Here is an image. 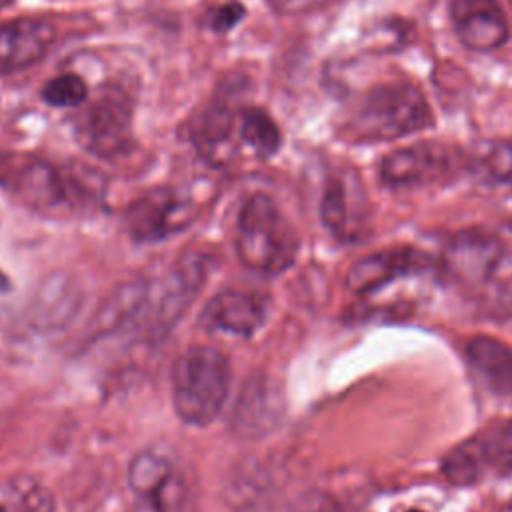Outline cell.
I'll return each instance as SVG.
<instances>
[{
  "instance_id": "cell-1",
  "label": "cell",
  "mask_w": 512,
  "mask_h": 512,
  "mask_svg": "<svg viewBox=\"0 0 512 512\" xmlns=\"http://www.w3.org/2000/svg\"><path fill=\"white\" fill-rule=\"evenodd\" d=\"M234 246L246 268L262 276H276L292 266L298 236L270 196L252 194L238 214Z\"/></svg>"
},
{
  "instance_id": "cell-2",
  "label": "cell",
  "mask_w": 512,
  "mask_h": 512,
  "mask_svg": "<svg viewBox=\"0 0 512 512\" xmlns=\"http://www.w3.org/2000/svg\"><path fill=\"white\" fill-rule=\"evenodd\" d=\"M230 362L214 346H190L172 366V404L180 420L208 426L230 392Z\"/></svg>"
},
{
  "instance_id": "cell-3",
  "label": "cell",
  "mask_w": 512,
  "mask_h": 512,
  "mask_svg": "<svg viewBox=\"0 0 512 512\" xmlns=\"http://www.w3.org/2000/svg\"><path fill=\"white\" fill-rule=\"evenodd\" d=\"M432 124L422 92L408 82L378 84L362 98L352 130L362 140H396Z\"/></svg>"
},
{
  "instance_id": "cell-4",
  "label": "cell",
  "mask_w": 512,
  "mask_h": 512,
  "mask_svg": "<svg viewBox=\"0 0 512 512\" xmlns=\"http://www.w3.org/2000/svg\"><path fill=\"white\" fill-rule=\"evenodd\" d=\"M80 146L96 158L116 160L134 148L132 102L116 88L102 90L74 120Z\"/></svg>"
},
{
  "instance_id": "cell-5",
  "label": "cell",
  "mask_w": 512,
  "mask_h": 512,
  "mask_svg": "<svg viewBox=\"0 0 512 512\" xmlns=\"http://www.w3.org/2000/svg\"><path fill=\"white\" fill-rule=\"evenodd\" d=\"M0 184L36 210L74 206L78 202H90L92 198L56 166L30 156L2 154Z\"/></svg>"
},
{
  "instance_id": "cell-6",
  "label": "cell",
  "mask_w": 512,
  "mask_h": 512,
  "mask_svg": "<svg viewBox=\"0 0 512 512\" xmlns=\"http://www.w3.org/2000/svg\"><path fill=\"white\" fill-rule=\"evenodd\" d=\"M208 266L210 264L204 254L190 252L174 264L168 278L158 288L152 286L156 296L152 300L148 286L144 324L148 326L146 330L150 336H166L172 330V326L186 312V308L192 304L198 290L202 288Z\"/></svg>"
},
{
  "instance_id": "cell-7",
  "label": "cell",
  "mask_w": 512,
  "mask_h": 512,
  "mask_svg": "<svg viewBox=\"0 0 512 512\" xmlns=\"http://www.w3.org/2000/svg\"><path fill=\"white\" fill-rule=\"evenodd\" d=\"M128 486L140 512H186L190 502L180 470L156 452H140L132 458Z\"/></svg>"
},
{
  "instance_id": "cell-8",
  "label": "cell",
  "mask_w": 512,
  "mask_h": 512,
  "mask_svg": "<svg viewBox=\"0 0 512 512\" xmlns=\"http://www.w3.org/2000/svg\"><path fill=\"white\" fill-rule=\"evenodd\" d=\"M192 202L174 190H152L124 210V228L136 242H160L194 220Z\"/></svg>"
},
{
  "instance_id": "cell-9",
  "label": "cell",
  "mask_w": 512,
  "mask_h": 512,
  "mask_svg": "<svg viewBox=\"0 0 512 512\" xmlns=\"http://www.w3.org/2000/svg\"><path fill=\"white\" fill-rule=\"evenodd\" d=\"M266 320V300L262 294L240 288L216 292L202 308L198 324L206 332L250 338Z\"/></svg>"
},
{
  "instance_id": "cell-10",
  "label": "cell",
  "mask_w": 512,
  "mask_h": 512,
  "mask_svg": "<svg viewBox=\"0 0 512 512\" xmlns=\"http://www.w3.org/2000/svg\"><path fill=\"white\" fill-rule=\"evenodd\" d=\"M460 42L474 52H492L508 40V22L498 0H450Z\"/></svg>"
},
{
  "instance_id": "cell-11",
  "label": "cell",
  "mask_w": 512,
  "mask_h": 512,
  "mask_svg": "<svg viewBox=\"0 0 512 512\" xmlns=\"http://www.w3.org/2000/svg\"><path fill=\"white\" fill-rule=\"evenodd\" d=\"M450 170V154L434 142H420L398 148L384 156L380 176L388 186H418L430 184Z\"/></svg>"
},
{
  "instance_id": "cell-12",
  "label": "cell",
  "mask_w": 512,
  "mask_h": 512,
  "mask_svg": "<svg viewBox=\"0 0 512 512\" xmlns=\"http://www.w3.org/2000/svg\"><path fill=\"white\" fill-rule=\"evenodd\" d=\"M56 38L48 20L18 18L0 24V74H12L36 64L46 56Z\"/></svg>"
},
{
  "instance_id": "cell-13",
  "label": "cell",
  "mask_w": 512,
  "mask_h": 512,
  "mask_svg": "<svg viewBox=\"0 0 512 512\" xmlns=\"http://www.w3.org/2000/svg\"><path fill=\"white\" fill-rule=\"evenodd\" d=\"M280 406V392L274 384L262 374L252 376L234 402L230 428L242 438H258L276 426Z\"/></svg>"
},
{
  "instance_id": "cell-14",
  "label": "cell",
  "mask_w": 512,
  "mask_h": 512,
  "mask_svg": "<svg viewBox=\"0 0 512 512\" xmlns=\"http://www.w3.org/2000/svg\"><path fill=\"white\" fill-rule=\"evenodd\" d=\"M428 258L410 248H396L378 254H370L352 264L348 272V288L364 294L372 292L396 276H404L424 268Z\"/></svg>"
},
{
  "instance_id": "cell-15",
  "label": "cell",
  "mask_w": 512,
  "mask_h": 512,
  "mask_svg": "<svg viewBox=\"0 0 512 512\" xmlns=\"http://www.w3.org/2000/svg\"><path fill=\"white\" fill-rule=\"evenodd\" d=\"M480 378L498 394H512V348L492 336H474L466 346Z\"/></svg>"
},
{
  "instance_id": "cell-16",
  "label": "cell",
  "mask_w": 512,
  "mask_h": 512,
  "mask_svg": "<svg viewBox=\"0 0 512 512\" xmlns=\"http://www.w3.org/2000/svg\"><path fill=\"white\" fill-rule=\"evenodd\" d=\"M468 166L484 184H512V144L506 140H482L474 146Z\"/></svg>"
},
{
  "instance_id": "cell-17",
  "label": "cell",
  "mask_w": 512,
  "mask_h": 512,
  "mask_svg": "<svg viewBox=\"0 0 512 512\" xmlns=\"http://www.w3.org/2000/svg\"><path fill=\"white\" fill-rule=\"evenodd\" d=\"M452 266L460 274H484L500 256L498 242L486 236H462L452 248Z\"/></svg>"
},
{
  "instance_id": "cell-18",
  "label": "cell",
  "mask_w": 512,
  "mask_h": 512,
  "mask_svg": "<svg viewBox=\"0 0 512 512\" xmlns=\"http://www.w3.org/2000/svg\"><path fill=\"white\" fill-rule=\"evenodd\" d=\"M240 136L262 158L276 154L282 142L276 122L260 108H248L242 112Z\"/></svg>"
},
{
  "instance_id": "cell-19",
  "label": "cell",
  "mask_w": 512,
  "mask_h": 512,
  "mask_svg": "<svg viewBox=\"0 0 512 512\" xmlns=\"http://www.w3.org/2000/svg\"><path fill=\"white\" fill-rule=\"evenodd\" d=\"M234 122V116L228 108H224L220 102L208 106L200 118V124L196 128V144L198 148L210 156L218 158L220 148L226 146L230 140V126Z\"/></svg>"
},
{
  "instance_id": "cell-20",
  "label": "cell",
  "mask_w": 512,
  "mask_h": 512,
  "mask_svg": "<svg viewBox=\"0 0 512 512\" xmlns=\"http://www.w3.org/2000/svg\"><path fill=\"white\" fill-rule=\"evenodd\" d=\"M474 444L478 448L480 460L500 472L512 470V420L490 426Z\"/></svg>"
},
{
  "instance_id": "cell-21",
  "label": "cell",
  "mask_w": 512,
  "mask_h": 512,
  "mask_svg": "<svg viewBox=\"0 0 512 512\" xmlns=\"http://www.w3.org/2000/svg\"><path fill=\"white\" fill-rule=\"evenodd\" d=\"M320 216L326 228H330L334 234H346L350 226V192L342 178L332 176L326 182L320 204Z\"/></svg>"
},
{
  "instance_id": "cell-22",
  "label": "cell",
  "mask_w": 512,
  "mask_h": 512,
  "mask_svg": "<svg viewBox=\"0 0 512 512\" xmlns=\"http://www.w3.org/2000/svg\"><path fill=\"white\" fill-rule=\"evenodd\" d=\"M42 100L58 108H74L86 102L88 88L78 74H60L50 78L42 88Z\"/></svg>"
},
{
  "instance_id": "cell-23",
  "label": "cell",
  "mask_w": 512,
  "mask_h": 512,
  "mask_svg": "<svg viewBox=\"0 0 512 512\" xmlns=\"http://www.w3.org/2000/svg\"><path fill=\"white\" fill-rule=\"evenodd\" d=\"M442 472H444L446 480H450L452 484H458V486L474 484L480 476L478 456L474 452H470V448L458 446L446 454V458L442 462Z\"/></svg>"
},
{
  "instance_id": "cell-24",
  "label": "cell",
  "mask_w": 512,
  "mask_h": 512,
  "mask_svg": "<svg viewBox=\"0 0 512 512\" xmlns=\"http://www.w3.org/2000/svg\"><path fill=\"white\" fill-rule=\"evenodd\" d=\"M242 18H244V6L240 2H228V4H222V6H218L210 12L208 26L214 32L224 34V32L232 30Z\"/></svg>"
},
{
  "instance_id": "cell-25",
  "label": "cell",
  "mask_w": 512,
  "mask_h": 512,
  "mask_svg": "<svg viewBox=\"0 0 512 512\" xmlns=\"http://www.w3.org/2000/svg\"><path fill=\"white\" fill-rule=\"evenodd\" d=\"M332 0H268V4L284 16H294V14H306L312 10H318Z\"/></svg>"
},
{
  "instance_id": "cell-26",
  "label": "cell",
  "mask_w": 512,
  "mask_h": 512,
  "mask_svg": "<svg viewBox=\"0 0 512 512\" xmlns=\"http://www.w3.org/2000/svg\"><path fill=\"white\" fill-rule=\"evenodd\" d=\"M10 288V284H8V278L0 272V292H6Z\"/></svg>"
},
{
  "instance_id": "cell-27",
  "label": "cell",
  "mask_w": 512,
  "mask_h": 512,
  "mask_svg": "<svg viewBox=\"0 0 512 512\" xmlns=\"http://www.w3.org/2000/svg\"><path fill=\"white\" fill-rule=\"evenodd\" d=\"M312 512H338L334 508H318V510H312Z\"/></svg>"
},
{
  "instance_id": "cell-28",
  "label": "cell",
  "mask_w": 512,
  "mask_h": 512,
  "mask_svg": "<svg viewBox=\"0 0 512 512\" xmlns=\"http://www.w3.org/2000/svg\"><path fill=\"white\" fill-rule=\"evenodd\" d=\"M12 0H0V6H6V4H10Z\"/></svg>"
},
{
  "instance_id": "cell-29",
  "label": "cell",
  "mask_w": 512,
  "mask_h": 512,
  "mask_svg": "<svg viewBox=\"0 0 512 512\" xmlns=\"http://www.w3.org/2000/svg\"><path fill=\"white\" fill-rule=\"evenodd\" d=\"M410 512H422V510H410Z\"/></svg>"
},
{
  "instance_id": "cell-30",
  "label": "cell",
  "mask_w": 512,
  "mask_h": 512,
  "mask_svg": "<svg viewBox=\"0 0 512 512\" xmlns=\"http://www.w3.org/2000/svg\"><path fill=\"white\" fill-rule=\"evenodd\" d=\"M0 512H6V510H4V508H2V506H0Z\"/></svg>"
}]
</instances>
